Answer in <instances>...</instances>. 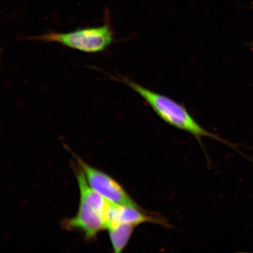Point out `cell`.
I'll return each instance as SVG.
<instances>
[{
	"label": "cell",
	"mask_w": 253,
	"mask_h": 253,
	"mask_svg": "<svg viewBox=\"0 0 253 253\" xmlns=\"http://www.w3.org/2000/svg\"><path fill=\"white\" fill-rule=\"evenodd\" d=\"M73 169L80 191V202L77 214L63 220L62 226L66 230L80 231L86 239L93 240L101 231L106 230L107 214L112 202L90 188L78 163L74 164Z\"/></svg>",
	"instance_id": "1"
},
{
	"label": "cell",
	"mask_w": 253,
	"mask_h": 253,
	"mask_svg": "<svg viewBox=\"0 0 253 253\" xmlns=\"http://www.w3.org/2000/svg\"><path fill=\"white\" fill-rule=\"evenodd\" d=\"M134 90L145 100L155 113L168 124L188 132L200 141L202 137H208L221 141L219 136L207 130L196 121L186 107L165 95L161 94L141 86L127 77H112Z\"/></svg>",
	"instance_id": "2"
},
{
	"label": "cell",
	"mask_w": 253,
	"mask_h": 253,
	"mask_svg": "<svg viewBox=\"0 0 253 253\" xmlns=\"http://www.w3.org/2000/svg\"><path fill=\"white\" fill-rule=\"evenodd\" d=\"M25 39L43 42L61 44L78 51L96 53L104 51L112 45L115 36L109 21L99 27L80 28L67 33L49 32Z\"/></svg>",
	"instance_id": "3"
},
{
	"label": "cell",
	"mask_w": 253,
	"mask_h": 253,
	"mask_svg": "<svg viewBox=\"0 0 253 253\" xmlns=\"http://www.w3.org/2000/svg\"><path fill=\"white\" fill-rule=\"evenodd\" d=\"M83 170L88 185L106 200L112 203L139 207L123 186L108 174L88 164L70 151Z\"/></svg>",
	"instance_id": "4"
},
{
	"label": "cell",
	"mask_w": 253,
	"mask_h": 253,
	"mask_svg": "<svg viewBox=\"0 0 253 253\" xmlns=\"http://www.w3.org/2000/svg\"><path fill=\"white\" fill-rule=\"evenodd\" d=\"M161 221L147 215L140 207L112 203L107 216L106 230L122 223L130 224L136 226L145 222L161 223Z\"/></svg>",
	"instance_id": "5"
},
{
	"label": "cell",
	"mask_w": 253,
	"mask_h": 253,
	"mask_svg": "<svg viewBox=\"0 0 253 253\" xmlns=\"http://www.w3.org/2000/svg\"><path fill=\"white\" fill-rule=\"evenodd\" d=\"M135 227L132 224L122 223L107 230L114 252L120 253L124 251L131 239Z\"/></svg>",
	"instance_id": "6"
},
{
	"label": "cell",
	"mask_w": 253,
	"mask_h": 253,
	"mask_svg": "<svg viewBox=\"0 0 253 253\" xmlns=\"http://www.w3.org/2000/svg\"></svg>",
	"instance_id": "7"
}]
</instances>
